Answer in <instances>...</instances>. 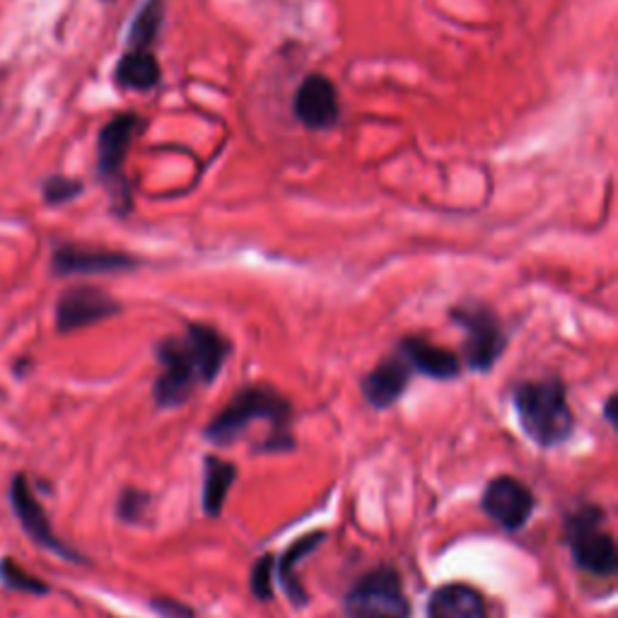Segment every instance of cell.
I'll list each match as a JSON object with an SVG mask.
<instances>
[{"label":"cell","mask_w":618,"mask_h":618,"mask_svg":"<svg viewBox=\"0 0 618 618\" xmlns=\"http://www.w3.org/2000/svg\"><path fill=\"white\" fill-rule=\"evenodd\" d=\"M230 356V343L206 327L192 325L184 339H167L157 346L163 362L153 396L159 409H177L189 401L196 384H210Z\"/></svg>","instance_id":"cell-1"},{"label":"cell","mask_w":618,"mask_h":618,"mask_svg":"<svg viewBox=\"0 0 618 618\" xmlns=\"http://www.w3.org/2000/svg\"><path fill=\"white\" fill-rule=\"evenodd\" d=\"M515 411L522 433L536 447L563 445L575 430L566 384L556 378L519 384L515 389Z\"/></svg>","instance_id":"cell-2"},{"label":"cell","mask_w":618,"mask_h":618,"mask_svg":"<svg viewBox=\"0 0 618 618\" xmlns=\"http://www.w3.org/2000/svg\"><path fill=\"white\" fill-rule=\"evenodd\" d=\"M290 419L292 409L288 401L280 396L271 387H247L227 404L215 419L206 425L204 435L213 445L230 447L241 435L247 433V428L257 421L271 423L274 433L292 440L290 437Z\"/></svg>","instance_id":"cell-3"},{"label":"cell","mask_w":618,"mask_h":618,"mask_svg":"<svg viewBox=\"0 0 618 618\" xmlns=\"http://www.w3.org/2000/svg\"><path fill=\"white\" fill-rule=\"evenodd\" d=\"M604 522L607 513L597 505L580 507L566 522V542L575 566L595 577H611L618 570L616 542Z\"/></svg>","instance_id":"cell-4"},{"label":"cell","mask_w":618,"mask_h":618,"mask_svg":"<svg viewBox=\"0 0 618 618\" xmlns=\"http://www.w3.org/2000/svg\"><path fill=\"white\" fill-rule=\"evenodd\" d=\"M343 611L348 618H409L411 604L406 599L399 573L394 568L382 566L362 575L348 589Z\"/></svg>","instance_id":"cell-5"},{"label":"cell","mask_w":618,"mask_h":618,"mask_svg":"<svg viewBox=\"0 0 618 618\" xmlns=\"http://www.w3.org/2000/svg\"><path fill=\"white\" fill-rule=\"evenodd\" d=\"M454 321L466 331V365L478 372L491 370L505 348V336L498 319L486 307H462L454 312Z\"/></svg>","instance_id":"cell-6"},{"label":"cell","mask_w":618,"mask_h":618,"mask_svg":"<svg viewBox=\"0 0 618 618\" xmlns=\"http://www.w3.org/2000/svg\"><path fill=\"white\" fill-rule=\"evenodd\" d=\"M10 503L22 524V529L30 534L39 546L51 550V554H56L63 560L83 563V556H80L78 550H73L71 546H65L56 536V532L51 529L47 509L42 507V503L37 501V495L30 488V481H27L22 474H18L10 483Z\"/></svg>","instance_id":"cell-7"},{"label":"cell","mask_w":618,"mask_h":618,"mask_svg":"<svg viewBox=\"0 0 618 618\" xmlns=\"http://www.w3.org/2000/svg\"><path fill=\"white\" fill-rule=\"evenodd\" d=\"M481 507L495 524L507 532H517L534 515V493L513 476L493 478L483 491Z\"/></svg>","instance_id":"cell-8"},{"label":"cell","mask_w":618,"mask_h":618,"mask_svg":"<svg viewBox=\"0 0 618 618\" xmlns=\"http://www.w3.org/2000/svg\"><path fill=\"white\" fill-rule=\"evenodd\" d=\"M295 114L307 128H331L339 121V95L325 75H309L295 95Z\"/></svg>","instance_id":"cell-9"},{"label":"cell","mask_w":618,"mask_h":618,"mask_svg":"<svg viewBox=\"0 0 618 618\" xmlns=\"http://www.w3.org/2000/svg\"><path fill=\"white\" fill-rule=\"evenodd\" d=\"M409 380L411 368L406 365L404 358H389L362 380V394H365L374 409H389L406 392Z\"/></svg>","instance_id":"cell-10"},{"label":"cell","mask_w":618,"mask_h":618,"mask_svg":"<svg viewBox=\"0 0 618 618\" xmlns=\"http://www.w3.org/2000/svg\"><path fill=\"white\" fill-rule=\"evenodd\" d=\"M116 305L106 298L104 292L92 288H80L65 295L59 305V327L63 331H73L80 327L95 325L100 319H106L116 312Z\"/></svg>","instance_id":"cell-11"},{"label":"cell","mask_w":618,"mask_h":618,"mask_svg":"<svg viewBox=\"0 0 618 618\" xmlns=\"http://www.w3.org/2000/svg\"><path fill=\"white\" fill-rule=\"evenodd\" d=\"M401 358L409 368L419 370L433 380H454L462 372V362L452 351H445L423 339H404L401 341Z\"/></svg>","instance_id":"cell-12"},{"label":"cell","mask_w":618,"mask_h":618,"mask_svg":"<svg viewBox=\"0 0 618 618\" xmlns=\"http://www.w3.org/2000/svg\"><path fill=\"white\" fill-rule=\"evenodd\" d=\"M425 618H488L483 597L468 585H445L428 601Z\"/></svg>","instance_id":"cell-13"},{"label":"cell","mask_w":618,"mask_h":618,"mask_svg":"<svg viewBox=\"0 0 618 618\" xmlns=\"http://www.w3.org/2000/svg\"><path fill=\"white\" fill-rule=\"evenodd\" d=\"M141 119L133 114L116 116L112 124H106L100 133V169L102 174H116L121 169V163L128 153V145L136 136Z\"/></svg>","instance_id":"cell-14"},{"label":"cell","mask_w":618,"mask_h":618,"mask_svg":"<svg viewBox=\"0 0 618 618\" xmlns=\"http://www.w3.org/2000/svg\"><path fill=\"white\" fill-rule=\"evenodd\" d=\"M325 539H327V534H325V532L307 534V536H302V539H298L295 544H290V548L286 550L284 558H280V563H278L280 585H284L286 595H288V599L295 604V607H302V604H307V593H305V587L300 585L298 575H295V566H298V563H300L305 556L315 554V550L321 546V542H325Z\"/></svg>","instance_id":"cell-15"},{"label":"cell","mask_w":618,"mask_h":618,"mask_svg":"<svg viewBox=\"0 0 618 618\" xmlns=\"http://www.w3.org/2000/svg\"><path fill=\"white\" fill-rule=\"evenodd\" d=\"M237 478V466L223 462L218 456H206V474H204V513L208 517H218L227 501L233 483Z\"/></svg>","instance_id":"cell-16"},{"label":"cell","mask_w":618,"mask_h":618,"mask_svg":"<svg viewBox=\"0 0 618 618\" xmlns=\"http://www.w3.org/2000/svg\"><path fill=\"white\" fill-rule=\"evenodd\" d=\"M119 85L131 90H151L159 80V65L153 53L147 51H131L121 59L116 69Z\"/></svg>","instance_id":"cell-17"},{"label":"cell","mask_w":618,"mask_h":618,"mask_svg":"<svg viewBox=\"0 0 618 618\" xmlns=\"http://www.w3.org/2000/svg\"><path fill=\"white\" fill-rule=\"evenodd\" d=\"M56 264L63 271H80V274H95V271H114V268L131 266L128 259L119 257V254H104V251H78L65 249L56 257Z\"/></svg>","instance_id":"cell-18"},{"label":"cell","mask_w":618,"mask_h":618,"mask_svg":"<svg viewBox=\"0 0 618 618\" xmlns=\"http://www.w3.org/2000/svg\"><path fill=\"white\" fill-rule=\"evenodd\" d=\"M0 583H3L12 593H22V595H34L42 597L49 595V585L44 580H39L37 575H32L30 570H24L16 558H0Z\"/></svg>","instance_id":"cell-19"},{"label":"cell","mask_w":618,"mask_h":618,"mask_svg":"<svg viewBox=\"0 0 618 618\" xmlns=\"http://www.w3.org/2000/svg\"><path fill=\"white\" fill-rule=\"evenodd\" d=\"M163 22V0H147L138 18L131 24L128 44L133 51H145V47L153 42Z\"/></svg>","instance_id":"cell-20"},{"label":"cell","mask_w":618,"mask_h":618,"mask_svg":"<svg viewBox=\"0 0 618 618\" xmlns=\"http://www.w3.org/2000/svg\"><path fill=\"white\" fill-rule=\"evenodd\" d=\"M151 505V495L138 491V488H126L119 495L116 503V515L121 522L126 524H138L145 517V509Z\"/></svg>","instance_id":"cell-21"},{"label":"cell","mask_w":618,"mask_h":618,"mask_svg":"<svg viewBox=\"0 0 618 618\" xmlns=\"http://www.w3.org/2000/svg\"><path fill=\"white\" fill-rule=\"evenodd\" d=\"M274 560H276L274 556H264L251 570V593L257 595L261 601H268L274 595V587H271Z\"/></svg>","instance_id":"cell-22"},{"label":"cell","mask_w":618,"mask_h":618,"mask_svg":"<svg viewBox=\"0 0 618 618\" xmlns=\"http://www.w3.org/2000/svg\"><path fill=\"white\" fill-rule=\"evenodd\" d=\"M153 607L165 618H194L189 607H184V604L174 601V599H157V601H153Z\"/></svg>","instance_id":"cell-23"},{"label":"cell","mask_w":618,"mask_h":618,"mask_svg":"<svg viewBox=\"0 0 618 618\" xmlns=\"http://www.w3.org/2000/svg\"><path fill=\"white\" fill-rule=\"evenodd\" d=\"M80 192V186L75 182H65V179H56V182H49L47 186V198L49 200H65L71 198Z\"/></svg>","instance_id":"cell-24"}]
</instances>
